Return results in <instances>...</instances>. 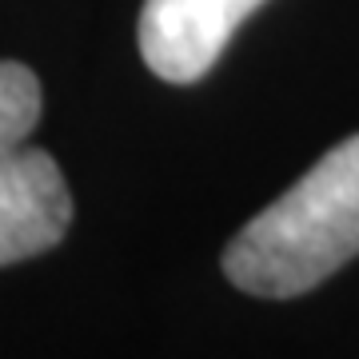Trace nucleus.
I'll return each mask as SVG.
<instances>
[{
    "instance_id": "nucleus-1",
    "label": "nucleus",
    "mask_w": 359,
    "mask_h": 359,
    "mask_svg": "<svg viewBox=\"0 0 359 359\" xmlns=\"http://www.w3.org/2000/svg\"><path fill=\"white\" fill-rule=\"evenodd\" d=\"M359 256V136L323 152L292 188L252 216L224 248L240 292L292 299Z\"/></svg>"
},
{
    "instance_id": "nucleus-2",
    "label": "nucleus",
    "mask_w": 359,
    "mask_h": 359,
    "mask_svg": "<svg viewBox=\"0 0 359 359\" xmlns=\"http://www.w3.org/2000/svg\"><path fill=\"white\" fill-rule=\"evenodd\" d=\"M264 0H144L140 56L168 84H196L212 72L236 28Z\"/></svg>"
},
{
    "instance_id": "nucleus-3",
    "label": "nucleus",
    "mask_w": 359,
    "mask_h": 359,
    "mask_svg": "<svg viewBox=\"0 0 359 359\" xmlns=\"http://www.w3.org/2000/svg\"><path fill=\"white\" fill-rule=\"evenodd\" d=\"M72 224V196L44 148L0 152V268L48 252Z\"/></svg>"
},
{
    "instance_id": "nucleus-4",
    "label": "nucleus",
    "mask_w": 359,
    "mask_h": 359,
    "mask_svg": "<svg viewBox=\"0 0 359 359\" xmlns=\"http://www.w3.org/2000/svg\"><path fill=\"white\" fill-rule=\"evenodd\" d=\"M40 120V80L32 68L0 60V152H13Z\"/></svg>"
}]
</instances>
